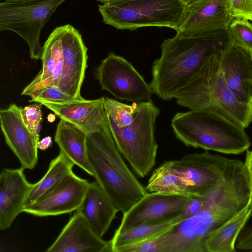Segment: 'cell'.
I'll list each match as a JSON object with an SVG mask.
<instances>
[{
  "mask_svg": "<svg viewBox=\"0 0 252 252\" xmlns=\"http://www.w3.org/2000/svg\"><path fill=\"white\" fill-rule=\"evenodd\" d=\"M160 109L152 100L139 102V109L132 123L118 128L108 123L116 146L132 170L141 178L154 167L158 144L155 137L156 122Z\"/></svg>",
  "mask_w": 252,
  "mask_h": 252,
  "instance_id": "52a82bcc",
  "label": "cell"
},
{
  "mask_svg": "<svg viewBox=\"0 0 252 252\" xmlns=\"http://www.w3.org/2000/svg\"><path fill=\"white\" fill-rule=\"evenodd\" d=\"M87 134L74 125L61 120L58 123L55 141L73 163L94 177L87 146Z\"/></svg>",
  "mask_w": 252,
  "mask_h": 252,
  "instance_id": "7402d4cb",
  "label": "cell"
},
{
  "mask_svg": "<svg viewBox=\"0 0 252 252\" xmlns=\"http://www.w3.org/2000/svg\"><path fill=\"white\" fill-rule=\"evenodd\" d=\"M95 0L101 2L102 4H104V3H106L108 2H109L111 0Z\"/></svg>",
  "mask_w": 252,
  "mask_h": 252,
  "instance_id": "74e56055",
  "label": "cell"
},
{
  "mask_svg": "<svg viewBox=\"0 0 252 252\" xmlns=\"http://www.w3.org/2000/svg\"><path fill=\"white\" fill-rule=\"evenodd\" d=\"M171 126L176 137L188 147L239 155L251 146L244 127L207 110L178 112L171 120Z\"/></svg>",
  "mask_w": 252,
  "mask_h": 252,
  "instance_id": "5b68a950",
  "label": "cell"
},
{
  "mask_svg": "<svg viewBox=\"0 0 252 252\" xmlns=\"http://www.w3.org/2000/svg\"><path fill=\"white\" fill-rule=\"evenodd\" d=\"M100 237L107 232L118 210L96 181L90 183L84 199L77 210Z\"/></svg>",
  "mask_w": 252,
  "mask_h": 252,
  "instance_id": "44dd1931",
  "label": "cell"
},
{
  "mask_svg": "<svg viewBox=\"0 0 252 252\" xmlns=\"http://www.w3.org/2000/svg\"><path fill=\"white\" fill-rule=\"evenodd\" d=\"M66 0H5L0 3V31L17 33L28 44L32 59H41L40 32Z\"/></svg>",
  "mask_w": 252,
  "mask_h": 252,
  "instance_id": "ba28073f",
  "label": "cell"
},
{
  "mask_svg": "<svg viewBox=\"0 0 252 252\" xmlns=\"http://www.w3.org/2000/svg\"><path fill=\"white\" fill-rule=\"evenodd\" d=\"M164 233L154 238L122 247L119 249L117 252H166Z\"/></svg>",
  "mask_w": 252,
  "mask_h": 252,
  "instance_id": "f546056e",
  "label": "cell"
},
{
  "mask_svg": "<svg viewBox=\"0 0 252 252\" xmlns=\"http://www.w3.org/2000/svg\"><path fill=\"white\" fill-rule=\"evenodd\" d=\"M231 43L252 55V23L243 19H234L227 30Z\"/></svg>",
  "mask_w": 252,
  "mask_h": 252,
  "instance_id": "83f0119b",
  "label": "cell"
},
{
  "mask_svg": "<svg viewBox=\"0 0 252 252\" xmlns=\"http://www.w3.org/2000/svg\"><path fill=\"white\" fill-rule=\"evenodd\" d=\"M74 163L61 151L52 159L44 176L32 184L26 198L24 208L30 206L56 188L70 173ZM23 208V209H24Z\"/></svg>",
  "mask_w": 252,
  "mask_h": 252,
  "instance_id": "cb8c5ba5",
  "label": "cell"
},
{
  "mask_svg": "<svg viewBox=\"0 0 252 252\" xmlns=\"http://www.w3.org/2000/svg\"><path fill=\"white\" fill-rule=\"evenodd\" d=\"M192 197L157 192L147 193L123 213L121 222L115 233L143 223L170 220L181 213Z\"/></svg>",
  "mask_w": 252,
  "mask_h": 252,
  "instance_id": "8fae6325",
  "label": "cell"
},
{
  "mask_svg": "<svg viewBox=\"0 0 252 252\" xmlns=\"http://www.w3.org/2000/svg\"><path fill=\"white\" fill-rule=\"evenodd\" d=\"M229 9L234 19H243L252 23V0H229Z\"/></svg>",
  "mask_w": 252,
  "mask_h": 252,
  "instance_id": "d6a6232c",
  "label": "cell"
},
{
  "mask_svg": "<svg viewBox=\"0 0 252 252\" xmlns=\"http://www.w3.org/2000/svg\"><path fill=\"white\" fill-rule=\"evenodd\" d=\"M251 194L244 162L228 158L219 184L206 195L202 210L164 233L166 252H207L209 234L248 205Z\"/></svg>",
  "mask_w": 252,
  "mask_h": 252,
  "instance_id": "6da1fadb",
  "label": "cell"
},
{
  "mask_svg": "<svg viewBox=\"0 0 252 252\" xmlns=\"http://www.w3.org/2000/svg\"><path fill=\"white\" fill-rule=\"evenodd\" d=\"M252 215V206L248 205L210 233L205 243L206 252H235L236 240Z\"/></svg>",
  "mask_w": 252,
  "mask_h": 252,
  "instance_id": "603a6c76",
  "label": "cell"
},
{
  "mask_svg": "<svg viewBox=\"0 0 252 252\" xmlns=\"http://www.w3.org/2000/svg\"><path fill=\"white\" fill-rule=\"evenodd\" d=\"M47 252H112L110 242L104 241L78 211L73 215Z\"/></svg>",
  "mask_w": 252,
  "mask_h": 252,
  "instance_id": "e0dca14e",
  "label": "cell"
},
{
  "mask_svg": "<svg viewBox=\"0 0 252 252\" xmlns=\"http://www.w3.org/2000/svg\"><path fill=\"white\" fill-rule=\"evenodd\" d=\"M51 115H49L48 118H48V120L50 122H53V121H54V119H52V118H55V116L52 114V117H51Z\"/></svg>",
  "mask_w": 252,
  "mask_h": 252,
  "instance_id": "f35d334b",
  "label": "cell"
},
{
  "mask_svg": "<svg viewBox=\"0 0 252 252\" xmlns=\"http://www.w3.org/2000/svg\"><path fill=\"white\" fill-rule=\"evenodd\" d=\"M183 3L186 6L190 4L196 0H181Z\"/></svg>",
  "mask_w": 252,
  "mask_h": 252,
  "instance_id": "8d00e7d4",
  "label": "cell"
},
{
  "mask_svg": "<svg viewBox=\"0 0 252 252\" xmlns=\"http://www.w3.org/2000/svg\"><path fill=\"white\" fill-rule=\"evenodd\" d=\"M250 105L252 111V100H251V103H250Z\"/></svg>",
  "mask_w": 252,
  "mask_h": 252,
  "instance_id": "ab89813d",
  "label": "cell"
},
{
  "mask_svg": "<svg viewBox=\"0 0 252 252\" xmlns=\"http://www.w3.org/2000/svg\"><path fill=\"white\" fill-rule=\"evenodd\" d=\"M227 159L205 150L169 161L186 180L188 193L193 196L205 195L218 185Z\"/></svg>",
  "mask_w": 252,
  "mask_h": 252,
  "instance_id": "30bf717a",
  "label": "cell"
},
{
  "mask_svg": "<svg viewBox=\"0 0 252 252\" xmlns=\"http://www.w3.org/2000/svg\"><path fill=\"white\" fill-rule=\"evenodd\" d=\"M63 67L59 88L63 93L81 99L80 94L87 67L88 48L81 34L70 24L60 26Z\"/></svg>",
  "mask_w": 252,
  "mask_h": 252,
  "instance_id": "4fadbf2b",
  "label": "cell"
},
{
  "mask_svg": "<svg viewBox=\"0 0 252 252\" xmlns=\"http://www.w3.org/2000/svg\"><path fill=\"white\" fill-rule=\"evenodd\" d=\"M42 104L38 103L24 107H20L22 118L25 124L34 133L38 134L39 128L42 121Z\"/></svg>",
  "mask_w": 252,
  "mask_h": 252,
  "instance_id": "4dcf8cb0",
  "label": "cell"
},
{
  "mask_svg": "<svg viewBox=\"0 0 252 252\" xmlns=\"http://www.w3.org/2000/svg\"><path fill=\"white\" fill-rule=\"evenodd\" d=\"M235 247L236 250L252 252V226L240 232Z\"/></svg>",
  "mask_w": 252,
  "mask_h": 252,
  "instance_id": "836d02e7",
  "label": "cell"
},
{
  "mask_svg": "<svg viewBox=\"0 0 252 252\" xmlns=\"http://www.w3.org/2000/svg\"><path fill=\"white\" fill-rule=\"evenodd\" d=\"M206 195L192 197L185 205L181 213L174 218L175 221L178 224L200 212L205 205Z\"/></svg>",
  "mask_w": 252,
  "mask_h": 252,
  "instance_id": "1f68e13d",
  "label": "cell"
},
{
  "mask_svg": "<svg viewBox=\"0 0 252 252\" xmlns=\"http://www.w3.org/2000/svg\"><path fill=\"white\" fill-rule=\"evenodd\" d=\"M42 66L34 78L23 90L21 94L30 96L43 87L59 88L63 67V48L60 27L55 28L42 47Z\"/></svg>",
  "mask_w": 252,
  "mask_h": 252,
  "instance_id": "ffe728a7",
  "label": "cell"
},
{
  "mask_svg": "<svg viewBox=\"0 0 252 252\" xmlns=\"http://www.w3.org/2000/svg\"><path fill=\"white\" fill-rule=\"evenodd\" d=\"M103 22L118 30L147 27L180 29L186 5L181 0H111L98 5Z\"/></svg>",
  "mask_w": 252,
  "mask_h": 252,
  "instance_id": "8992f818",
  "label": "cell"
},
{
  "mask_svg": "<svg viewBox=\"0 0 252 252\" xmlns=\"http://www.w3.org/2000/svg\"><path fill=\"white\" fill-rule=\"evenodd\" d=\"M87 146L94 177L119 211L126 212L148 193L125 161L108 122L87 135Z\"/></svg>",
  "mask_w": 252,
  "mask_h": 252,
  "instance_id": "3957f363",
  "label": "cell"
},
{
  "mask_svg": "<svg viewBox=\"0 0 252 252\" xmlns=\"http://www.w3.org/2000/svg\"><path fill=\"white\" fill-rule=\"evenodd\" d=\"M52 140L51 136H48L39 140L37 143V148L40 150L45 151L51 146Z\"/></svg>",
  "mask_w": 252,
  "mask_h": 252,
  "instance_id": "d590c367",
  "label": "cell"
},
{
  "mask_svg": "<svg viewBox=\"0 0 252 252\" xmlns=\"http://www.w3.org/2000/svg\"><path fill=\"white\" fill-rule=\"evenodd\" d=\"M174 218L162 222L141 224L124 232L114 233L110 241L111 251L117 252L122 247L154 238L166 232L178 224Z\"/></svg>",
  "mask_w": 252,
  "mask_h": 252,
  "instance_id": "484cf974",
  "label": "cell"
},
{
  "mask_svg": "<svg viewBox=\"0 0 252 252\" xmlns=\"http://www.w3.org/2000/svg\"><path fill=\"white\" fill-rule=\"evenodd\" d=\"M244 164L250 175L251 184V194L249 205L252 206V151L247 150Z\"/></svg>",
  "mask_w": 252,
  "mask_h": 252,
  "instance_id": "e575fe53",
  "label": "cell"
},
{
  "mask_svg": "<svg viewBox=\"0 0 252 252\" xmlns=\"http://www.w3.org/2000/svg\"><path fill=\"white\" fill-rule=\"evenodd\" d=\"M90 183L73 172L67 175L53 190L26 207L23 212L47 217L67 214L80 207Z\"/></svg>",
  "mask_w": 252,
  "mask_h": 252,
  "instance_id": "9a60e30c",
  "label": "cell"
},
{
  "mask_svg": "<svg viewBox=\"0 0 252 252\" xmlns=\"http://www.w3.org/2000/svg\"><path fill=\"white\" fill-rule=\"evenodd\" d=\"M220 70L230 91L241 102L252 98V55L230 41L221 50Z\"/></svg>",
  "mask_w": 252,
  "mask_h": 252,
  "instance_id": "2e32d148",
  "label": "cell"
},
{
  "mask_svg": "<svg viewBox=\"0 0 252 252\" xmlns=\"http://www.w3.org/2000/svg\"><path fill=\"white\" fill-rule=\"evenodd\" d=\"M234 19L229 0H196L186 6L179 35L196 37L227 31Z\"/></svg>",
  "mask_w": 252,
  "mask_h": 252,
  "instance_id": "7c38bea8",
  "label": "cell"
},
{
  "mask_svg": "<svg viewBox=\"0 0 252 252\" xmlns=\"http://www.w3.org/2000/svg\"><path fill=\"white\" fill-rule=\"evenodd\" d=\"M104 100L108 124L122 128L132 123L138 111L139 102L128 104L105 97Z\"/></svg>",
  "mask_w": 252,
  "mask_h": 252,
  "instance_id": "4316f807",
  "label": "cell"
},
{
  "mask_svg": "<svg viewBox=\"0 0 252 252\" xmlns=\"http://www.w3.org/2000/svg\"><path fill=\"white\" fill-rule=\"evenodd\" d=\"M22 167L4 168L0 174V229L9 228L23 212L25 201L32 184L27 180Z\"/></svg>",
  "mask_w": 252,
  "mask_h": 252,
  "instance_id": "d6986e66",
  "label": "cell"
},
{
  "mask_svg": "<svg viewBox=\"0 0 252 252\" xmlns=\"http://www.w3.org/2000/svg\"><path fill=\"white\" fill-rule=\"evenodd\" d=\"M229 42L227 31L196 37L176 34L165 39L160 45V56L152 64L149 84L154 94L163 100L174 99L209 57Z\"/></svg>",
  "mask_w": 252,
  "mask_h": 252,
  "instance_id": "7a4b0ae2",
  "label": "cell"
},
{
  "mask_svg": "<svg viewBox=\"0 0 252 252\" xmlns=\"http://www.w3.org/2000/svg\"><path fill=\"white\" fill-rule=\"evenodd\" d=\"M0 121L5 142L18 158L24 169H32L38 161L39 134L32 132L25 124L20 107L10 104L0 110Z\"/></svg>",
  "mask_w": 252,
  "mask_h": 252,
  "instance_id": "5bb4252c",
  "label": "cell"
},
{
  "mask_svg": "<svg viewBox=\"0 0 252 252\" xmlns=\"http://www.w3.org/2000/svg\"><path fill=\"white\" fill-rule=\"evenodd\" d=\"M188 187L184 178L168 161L154 170L146 189L151 192L192 196L188 193Z\"/></svg>",
  "mask_w": 252,
  "mask_h": 252,
  "instance_id": "d4e9b609",
  "label": "cell"
},
{
  "mask_svg": "<svg viewBox=\"0 0 252 252\" xmlns=\"http://www.w3.org/2000/svg\"><path fill=\"white\" fill-rule=\"evenodd\" d=\"M221 50L209 57L174 99L179 106L215 112L245 128L252 122V111L227 86L220 67Z\"/></svg>",
  "mask_w": 252,
  "mask_h": 252,
  "instance_id": "277c9868",
  "label": "cell"
},
{
  "mask_svg": "<svg viewBox=\"0 0 252 252\" xmlns=\"http://www.w3.org/2000/svg\"><path fill=\"white\" fill-rule=\"evenodd\" d=\"M104 97L93 100L84 98L69 102H41L61 120L70 123L87 135L99 130L107 123Z\"/></svg>",
  "mask_w": 252,
  "mask_h": 252,
  "instance_id": "ac0fdd59",
  "label": "cell"
},
{
  "mask_svg": "<svg viewBox=\"0 0 252 252\" xmlns=\"http://www.w3.org/2000/svg\"><path fill=\"white\" fill-rule=\"evenodd\" d=\"M94 74L102 90L116 99L133 102L152 100L154 92L150 84L122 56L109 53L95 69Z\"/></svg>",
  "mask_w": 252,
  "mask_h": 252,
  "instance_id": "9c48e42d",
  "label": "cell"
},
{
  "mask_svg": "<svg viewBox=\"0 0 252 252\" xmlns=\"http://www.w3.org/2000/svg\"><path fill=\"white\" fill-rule=\"evenodd\" d=\"M29 102L40 103L50 102L66 103L78 99L62 92L59 88L52 86L43 87L32 94Z\"/></svg>",
  "mask_w": 252,
  "mask_h": 252,
  "instance_id": "f1b7e54d",
  "label": "cell"
}]
</instances>
